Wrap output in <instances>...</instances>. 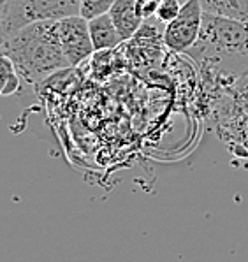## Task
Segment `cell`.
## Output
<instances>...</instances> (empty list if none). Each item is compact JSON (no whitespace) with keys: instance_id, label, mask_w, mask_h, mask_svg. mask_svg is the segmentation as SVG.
<instances>
[{"instance_id":"cell-1","label":"cell","mask_w":248,"mask_h":262,"mask_svg":"<svg viewBox=\"0 0 248 262\" xmlns=\"http://www.w3.org/2000/svg\"><path fill=\"white\" fill-rule=\"evenodd\" d=\"M187 55L208 79L236 83L248 72V23L205 13L199 39Z\"/></svg>"},{"instance_id":"cell-2","label":"cell","mask_w":248,"mask_h":262,"mask_svg":"<svg viewBox=\"0 0 248 262\" xmlns=\"http://www.w3.org/2000/svg\"><path fill=\"white\" fill-rule=\"evenodd\" d=\"M0 53L13 62L19 78L39 83L71 67L60 46L58 21H35L0 37Z\"/></svg>"},{"instance_id":"cell-3","label":"cell","mask_w":248,"mask_h":262,"mask_svg":"<svg viewBox=\"0 0 248 262\" xmlns=\"http://www.w3.org/2000/svg\"><path fill=\"white\" fill-rule=\"evenodd\" d=\"M81 0H9L4 19V34L35 21H60L78 16Z\"/></svg>"},{"instance_id":"cell-4","label":"cell","mask_w":248,"mask_h":262,"mask_svg":"<svg viewBox=\"0 0 248 262\" xmlns=\"http://www.w3.org/2000/svg\"><path fill=\"white\" fill-rule=\"evenodd\" d=\"M202 6L199 0H187L182 11L171 23L166 25L162 37L164 46L173 53H187L199 39L202 28Z\"/></svg>"},{"instance_id":"cell-5","label":"cell","mask_w":248,"mask_h":262,"mask_svg":"<svg viewBox=\"0 0 248 262\" xmlns=\"http://www.w3.org/2000/svg\"><path fill=\"white\" fill-rule=\"evenodd\" d=\"M58 37L62 51L71 67H78L79 63H83L95 53L90 37V28H88V19L83 16L78 14L60 19Z\"/></svg>"},{"instance_id":"cell-6","label":"cell","mask_w":248,"mask_h":262,"mask_svg":"<svg viewBox=\"0 0 248 262\" xmlns=\"http://www.w3.org/2000/svg\"><path fill=\"white\" fill-rule=\"evenodd\" d=\"M109 16L123 42L130 41L138 34L139 28L143 27V21H145V18L138 13L136 0H117L115 6L111 7Z\"/></svg>"},{"instance_id":"cell-7","label":"cell","mask_w":248,"mask_h":262,"mask_svg":"<svg viewBox=\"0 0 248 262\" xmlns=\"http://www.w3.org/2000/svg\"><path fill=\"white\" fill-rule=\"evenodd\" d=\"M145 28H139L138 34L130 39L129 50L130 51H138L134 55V63L136 66H143L148 67L151 66L153 62H157L159 56H161V46L164 44V37L159 35L157 28H151L150 37H146Z\"/></svg>"},{"instance_id":"cell-8","label":"cell","mask_w":248,"mask_h":262,"mask_svg":"<svg viewBox=\"0 0 248 262\" xmlns=\"http://www.w3.org/2000/svg\"><path fill=\"white\" fill-rule=\"evenodd\" d=\"M88 28H90V37H92V44H94L95 51L115 50L118 44L123 42L117 27H115L113 19H111L109 13L90 19V21H88Z\"/></svg>"},{"instance_id":"cell-9","label":"cell","mask_w":248,"mask_h":262,"mask_svg":"<svg viewBox=\"0 0 248 262\" xmlns=\"http://www.w3.org/2000/svg\"><path fill=\"white\" fill-rule=\"evenodd\" d=\"M222 136L233 144L236 153L248 157V111L227 116L222 122Z\"/></svg>"},{"instance_id":"cell-10","label":"cell","mask_w":248,"mask_h":262,"mask_svg":"<svg viewBox=\"0 0 248 262\" xmlns=\"http://www.w3.org/2000/svg\"><path fill=\"white\" fill-rule=\"evenodd\" d=\"M202 11L213 16L248 23V0H199Z\"/></svg>"},{"instance_id":"cell-11","label":"cell","mask_w":248,"mask_h":262,"mask_svg":"<svg viewBox=\"0 0 248 262\" xmlns=\"http://www.w3.org/2000/svg\"><path fill=\"white\" fill-rule=\"evenodd\" d=\"M19 74L9 58L0 53V97H9L19 92Z\"/></svg>"},{"instance_id":"cell-12","label":"cell","mask_w":248,"mask_h":262,"mask_svg":"<svg viewBox=\"0 0 248 262\" xmlns=\"http://www.w3.org/2000/svg\"><path fill=\"white\" fill-rule=\"evenodd\" d=\"M117 0H81V7H79V16L85 19H94L97 16L107 14L111 7L115 6Z\"/></svg>"},{"instance_id":"cell-13","label":"cell","mask_w":248,"mask_h":262,"mask_svg":"<svg viewBox=\"0 0 248 262\" xmlns=\"http://www.w3.org/2000/svg\"><path fill=\"white\" fill-rule=\"evenodd\" d=\"M179 11H182V4H179V0H162L161 4H159V9H157V19L162 23H171L176 16L179 14Z\"/></svg>"},{"instance_id":"cell-14","label":"cell","mask_w":248,"mask_h":262,"mask_svg":"<svg viewBox=\"0 0 248 262\" xmlns=\"http://www.w3.org/2000/svg\"><path fill=\"white\" fill-rule=\"evenodd\" d=\"M159 0H136V7H138V13L143 16V18H150V16L157 14L159 9Z\"/></svg>"},{"instance_id":"cell-15","label":"cell","mask_w":248,"mask_h":262,"mask_svg":"<svg viewBox=\"0 0 248 262\" xmlns=\"http://www.w3.org/2000/svg\"><path fill=\"white\" fill-rule=\"evenodd\" d=\"M7 6H9V0H0V27L4 25V19H6Z\"/></svg>"},{"instance_id":"cell-16","label":"cell","mask_w":248,"mask_h":262,"mask_svg":"<svg viewBox=\"0 0 248 262\" xmlns=\"http://www.w3.org/2000/svg\"><path fill=\"white\" fill-rule=\"evenodd\" d=\"M159 2H162V0H159Z\"/></svg>"}]
</instances>
